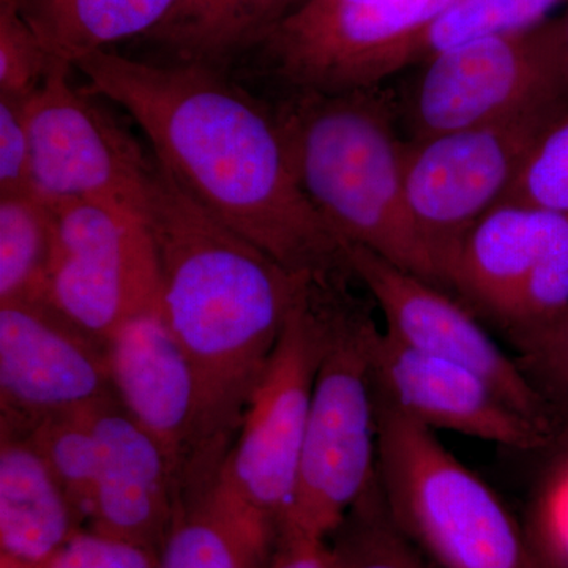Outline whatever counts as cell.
<instances>
[{
    "instance_id": "cell-23",
    "label": "cell",
    "mask_w": 568,
    "mask_h": 568,
    "mask_svg": "<svg viewBox=\"0 0 568 568\" xmlns=\"http://www.w3.org/2000/svg\"><path fill=\"white\" fill-rule=\"evenodd\" d=\"M562 0H454L422 36L418 63L437 52L488 37L536 28Z\"/></svg>"
},
{
    "instance_id": "cell-1",
    "label": "cell",
    "mask_w": 568,
    "mask_h": 568,
    "mask_svg": "<svg viewBox=\"0 0 568 568\" xmlns=\"http://www.w3.org/2000/svg\"><path fill=\"white\" fill-rule=\"evenodd\" d=\"M74 69L129 112L153 156L209 215L293 274L351 278L346 245L298 183L276 110L200 62H140L108 50Z\"/></svg>"
},
{
    "instance_id": "cell-28",
    "label": "cell",
    "mask_w": 568,
    "mask_h": 568,
    "mask_svg": "<svg viewBox=\"0 0 568 568\" xmlns=\"http://www.w3.org/2000/svg\"><path fill=\"white\" fill-rule=\"evenodd\" d=\"M519 365L532 381L560 425L568 422V310L558 324L518 355Z\"/></svg>"
},
{
    "instance_id": "cell-36",
    "label": "cell",
    "mask_w": 568,
    "mask_h": 568,
    "mask_svg": "<svg viewBox=\"0 0 568 568\" xmlns=\"http://www.w3.org/2000/svg\"><path fill=\"white\" fill-rule=\"evenodd\" d=\"M0 568H43L36 566V564L24 562V560H18L10 558V556L0 555Z\"/></svg>"
},
{
    "instance_id": "cell-5",
    "label": "cell",
    "mask_w": 568,
    "mask_h": 568,
    "mask_svg": "<svg viewBox=\"0 0 568 568\" xmlns=\"http://www.w3.org/2000/svg\"><path fill=\"white\" fill-rule=\"evenodd\" d=\"M377 405V485L396 529L436 568H534L528 530L436 432Z\"/></svg>"
},
{
    "instance_id": "cell-18",
    "label": "cell",
    "mask_w": 568,
    "mask_h": 568,
    "mask_svg": "<svg viewBox=\"0 0 568 568\" xmlns=\"http://www.w3.org/2000/svg\"><path fill=\"white\" fill-rule=\"evenodd\" d=\"M82 521L32 437L0 432V555L43 566Z\"/></svg>"
},
{
    "instance_id": "cell-29",
    "label": "cell",
    "mask_w": 568,
    "mask_h": 568,
    "mask_svg": "<svg viewBox=\"0 0 568 568\" xmlns=\"http://www.w3.org/2000/svg\"><path fill=\"white\" fill-rule=\"evenodd\" d=\"M159 552L141 545L104 536L95 530H80L43 568H156Z\"/></svg>"
},
{
    "instance_id": "cell-35",
    "label": "cell",
    "mask_w": 568,
    "mask_h": 568,
    "mask_svg": "<svg viewBox=\"0 0 568 568\" xmlns=\"http://www.w3.org/2000/svg\"><path fill=\"white\" fill-rule=\"evenodd\" d=\"M555 448V455L567 454L568 452V422L566 425L560 428L558 437H556L555 444L552 447Z\"/></svg>"
},
{
    "instance_id": "cell-19",
    "label": "cell",
    "mask_w": 568,
    "mask_h": 568,
    "mask_svg": "<svg viewBox=\"0 0 568 568\" xmlns=\"http://www.w3.org/2000/svg\"><path fill=\"white\" fill-rule=\"evenodd\" d=\"M178 0H18L52 65L74 69L92 52L132 37H148Z\"/></svg>"
},
{
    "instance_id": "cell-17",
    "label": "cell",
    "mask_w": 568,
    "mask_h": 568,
    "mask_svg": "<svg viewBox=\"0 0 568 568\" xmlns=\"http://www.w3.org/2000/svg\"><path fill=\"white\" fill-rule=\"evenodd\" d=\"M91 420L102 462L85 521L95 532L162 551L179 510L162 448L115 395L91 407Z\"/></svg>"
},
{
    "instance_id": "cell-6",
    "label": "cell",
    "mask_w": 568,
    "mask_h": 568,
    "mask_svg": "<svg viewBox=\"0 0 568 568\" xmlns=\"http://www.w3.org/2000/svg\"><path fill=\"white\" fill-rule=\"evenodd\" d=\"M327 280H310L254 388L244 420L207 495L278 538L293 506L317 368L327 339Z\"/></svg>"
},
{
    "instance_id": "cell-21",
    "label": "cell",
    "mask_w": 568,
    "mask_h": 568,
    "mask_svg": "<svg viewBox=\"0 0 568 568\" xmlns=\"http://www.w3.org/2000/svg\"><path fill=\"white\" fill-rule=\"evenodd\" d=\"M275 544L204 495L179 507L156 568H265Z\"/></svg>"
},
{
    "instance_id": "cell-15",
    "label": "cell",
    "mask_w": 568,
    "mask_h": 568,
    "mask_svg": "<svg viewBox=\"0 0 568 568\" xmlns=\"http://www.w3.org/2000/svg\"><path fill=\"white\" fill-rule=\"evenodd\" d=\"M372 369L377 399L433 432L526 452L552 447L558 436L515 409L484 376L420 353L379 327L373 335Z\"/></svg>"
},
{
    "instance_id": "cell-10",
    "label": "cell",
    "mask_w": 568,
    "mask_h": 568,
    "mask_svg": "<svg viewBox=\"0 0 568 568\" xmlns=\"http://www.w3.org/2000/svg\"><path fill=\"white\" fill-rule=\"evenodd\" d=\"M418 67L409 88L396 97L409 140L568 103L560 82L556 20L448 48Z\"/></svg>"
},
{
    "instance_id": "cell-3",
    "label": "cell",
    "mask_w": 568,
    "mask_h": 568,
    "mask_svg": "<svg viewBox=\"0 0 568 568\" xmlns=\"http://www.w3.org/2000/svg\"><path fill=\"white\" fill-rule=\"evenodd\" d=\"M276 114L298 183L339 241L446 290L439 261L407 207L395 93L383 85L293 92Z\"/></svg>"
},
{
    "instance_id": "cell-24",
    "label": "cell",
    "mask_w": 568,
    "mask_h": 568,
    "mask_svg": "<svg viewBox=\"0 0 568 568\" xmlns=\"http://www.w3.org/2000/svg\"><path fill=\"white\" fill-rule=\"evenodd\" d=\"M328 541L342 568H433L396 529L377 477L373 488L355 504Z\"/></svg>"
},
{
    "instance_id": "cell-20",
    "label": "cell",
    "mask_w": 568,
    "mask_h": 568,
    "mask_svg": "<svg viewBox=\"0 0 568 568\" xmlns=\"http://www.w3.org/2000/svg\"><path fill=\"white\" fill-rule=\"evenodd\" d=\"M304 0H178L149 39L181 62L222 69L261 44L268 32Z\"/></svg>"
},
{
    "instance_id": "cell-13",
    "label": "cell",
    "mask_w": 568,
    "mask_h": 568,
    "mask_svg": "<svg viewBox=\"0 0 568 568\" xmlns=\"http://www.w3.org/2000/svg\"><path fill=\"white\" fill-rule=\"evenodd\" d=\"M115 395L108 343L47 297L0 302V428L29 435Z\"/></svg>"
},
{
    "instance_id": "cell-2",
    "label": "cell",
    "mask_w": 568,
    "mask_h": 568,
    "mask_svg": "<svg viewBox=\"0 0 568 568\" xmlns=\"http://www.w3.org/2000/svg\"><path fill=\"white\" fill-rule=\"evenodd\" d=\"M156 160V159H155ZM162 316L192 365L196 433L185 495L212 487L308 276L209 215L156 162L148 216Z\"/></svg>"
},
{
    "instance_id": "cell-27",
    "label": "cell",
    "mask_w": 568,
    "mask_h": 568,
    "mask_svg": "<svg viewBox=\"0 0 568 568\" xmlns=\"http://www.w3.org/2000/svg\"><path fill=\"white\" fill-rule=\"evenodd\" d=\"M51 69L50 54L18 0H0V95L28 100Z\"/></svg>"
},
{
    "instance_id": "cell-25",
    "label": "cell",
    "mask_w": 568,
    "mask_h": 568,
    "mask_svg": "<svg viewBox=\"0 0 568 568\" xmlns=\"http://www.w3.org/2000/svg\"><path fill=\"white\" fill-rule=\"evenodd\" d=\"M91 407L47 418L29 433L84 521L102 462Z\"/></svg>"
},
{
    "instance_id": "cell-22",
    "label": "cell",
    "mask_w": 568,
    "mask_h": 568,
    "mask_svg": "<svg viewBox=\"0 0 568 568\" xmlns=\"http://www.w3.org/2000/svg\"><path fill=\"white\" fill-rule=\"evenodd\" d=\"M54 242L50 200L39 193L0 196V302L44 297Z\"/></svg>"
},
{
    "instance_id": "cell-30",
    "label": "cell",
    "mask_w": 568,
    "mask_h": 568,
    "mask_svg": "<svg viewBox=\"0 0 568 568\" xmlns=\"http://www.w3.org/2000/svg\"><path fill=\"white\" fill-rule=\"evenodd\" d=\"M37 193L26 100L0 95V196Z\"/></svg>"
},
{
    "instance_id": "cell-9",
    "label": "cell",
    "mask_w": 568,
    "mask_h": 568,
    "mask_svg": "<svg viewBox=\"0 0 568 568\" xmlns=\"http://www.w3.org/2000/svg\"><path fill=\"white\" fill-rule=\"evenodd\" d=\"M70 67L52 65L26 100L33 189L54 201H88L144 220L155 156L100 102L71 81Z\"/></svg>"
},
{
    "instance_id": "cell-33",
    "label": "cell",
    "mask_w": 568,
    "mask_h": 568,
    "mask_svg": "<svg viewBox=\"0 0 568 568\" xmlns=\"http://www.w3.org/2000/svg\"><path fill=\"white\" fill-rule=\"evenodd\" d=\"M556 31H558L560 82L568 99V9L562 18L556 20Z\"/></svg>"
},
{
    "instance_id": "cell-7",
    "label": "cell",
    "mask_w": 568,
    "mask_h": 568,
    "mask_svg": "<svg viewBox=\"0 0 568 568\" xmlns=\"http://www.w3.org/2000/svg\"><path fill=\"white\" fill-rule=\"evenodd\" d=\"M446 283L526 353L568 310V213L497 204L459 242Z\"/></svg>"
},
{
    "instance_id": "cell-16",
    "label": "cell",
    "mask_w": 568,
    "mask_h": 568,
    "mask_svg": "<svg viewBox=\"0 0 568 568\" xmlns=\"http://www.w3.org/2000/svg\"><path fill=\"white\" fill-rule=\"evenodd\" d=\"M112 387L123 409L162 448L179 506L192 467L197 388L162 313L134 317L108 339Z\"/></svg>"
},
{
    "instance_id": "cell-14",
    "label": "cell",
    "mask_w": 568,
    "mask_h": 568,
    "mask_svg": "<svg viewBox=\"0 0 568 568\" xmlns=\"http://www.w3.org/2000/svg\"><path fill=\"white\" fill-rule=\"evenodd\" d=\"M346 260L386 317L388 334L420 353L473 369L515 409L559 435L558 416L518 358L500 349L459 298L364 246L346 244Z\"/></svg>"
},
{
    "instance_id": "cell-32",
    "label": "cell",
    "mask_w": 568,
    "mask_h": 568,
    "mask_svg": "<svg viewBox=\"0 0 568 568\" xmlns=\"http://www.w3.org/2000/svg\"><path fill=\"white\" fill-rule=\"evenodd\" d=\"M265 568H342L331 541L282 534Z\"/></svg>"
},
{
    "instance_id": "cell-11",
    "label": "cell",
    "mask_w": 568,
    "mask_h": 568,
    "mask_svg": "<svg viewBox=\"0 0 568 568\" xmlns=\"http://www.w3.org/2000/svg\"><path fill=\"white\" fill-rule=\"evenodd\" d=\"M567 110L568 103L544 104L484 125L405 141L407 207L439 261L444 283L459 242L503 203L530 149Z\"/></svg>"
},
{
    "instance_id": "cell-12",
    "label": "cell",
    "mask_w": 568,
    "mask_h": 568,
    "mask_svg": "<svg viewBox=\"0 0 568 568\" xmlns=\"http://www.w3.org/2000/svg\"><path fill=\"white\" fill-rule=\"evenodd\" d=\"M55 242L44 297L108 343L134 317L162 313V280L151 231L88 201H51Z\"/></svg>"
},
{
    "instance_id": "cell-31",
    "label": "cell",
    "mask_w": 568,
    "mask_h": 568,
    "mask_svg": "<svg viewBox=\"0 0 568 568\" xmlns=\"http://www.w3.org/2000/svg\"><path fill=\"white\" fill-rule=\"evenodd\" d=\"M526 530L534 541L568 564V452L556 457Z\"/></svg>"
},
{
    "instance_id": "cell-34",
    "label": "cell",
    "mask_w": 568,
    "mask_h": 568,
    "mask_svg": "<svg viewBox=\"0 0 568 568\" xmlns=\"http://www.w3.org/2000/svg\"><path fill=\"white\" fill-rule=\"evenodd\" d=\"M529 537V536H528ZM530 549H532V564L534 568H568V564L559 558H556L547 548L538 545L529 537Z\"/></svg>"
},
{
    "instance_id": "cell-8",
    "label": "cell",
    "mask_w": 568,
    "mask_h": 568,
    "mask_svg": "<svg viewBox=\"0 0 568 568\" xmlns=\"http://www.w3.org/2000/svg\"><path fill=\"white\" fill-rule=\"evenodd\" d=\"M454 0H304L257 50L293 92L343 93L383 85L417 65L422 36Z\"/></svg>"
},
{
    "instance_id": "cell-4",
    "label": "cell",
    "mask_w": 568,
    "mask_h": 568,
    "mask_svg": "<svg viewBox=\"0 0 568 568\" xmlns=\"http://www.w3.org/2000/svg\"><path fill=\"white\" fill-rule=\"evenodd\" d=\"M327 339L313 388L297 487L278 536L328 540L376 484L372 313L347 278L325 283Z\"/></svg>"
},
{
    "instance_id": "cell-26",
    "label": "cell",
    "mask_w": 568,
    "mask_h": 568,
    "mask_svg": "<svg viewBox=\"0 0 568 568\" xmlns=\"http://www.w3.org/2000/svg\"><path fill=\"white\" fill-rule=\"evenodd\" d=\"M503 203L568 213V110L540 134Z\"/></svg>"
}]
</instances>
